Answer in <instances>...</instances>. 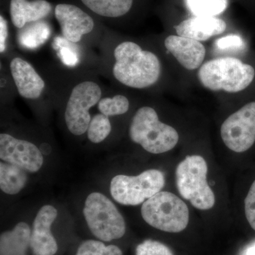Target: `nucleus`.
<instances>
[{"instance_id": "obj_1", "label": "nucleus", "mask_w": 255, "mask_h": 255, "mask_svg": "<svg viewBox=\"0 0 255 255\" xmlns=\"http://www.w3.org/2000/svg\"><path fill=\"white\" fill-rule=\"evenodd\" d=\"M113 75L117 81L135 89L147 88L159 80L161 63L157 55L137 43L125 41L114 50Z\"/></svg>"}, {"instance_id": "obj_2", "label": "nucleus", "mask_w": 255, "mask_h": 255, "mask_svg": "<svg viewBox=\"0 0 255 255\" xmlns=\"http://www.w3.org/2000/svg\"><path fill=\"white\" fill-rule=\"evenodd\" d=\"M255 69L232 57L209 60L201 65L198 78L211 91L237 93L249 86L254 80Z\"/></svg>"}, {"instance_id": "obj_3", "label": "nucleus", "mask_w": 255, "mask_h": 255, "mask_svg": "<svg viewBox=\"0 0 255 255\" xmlns=\"http://www.w3.org/2000/svg\"><path fill=\"white\" fill-rule=\"evenodd\" d=\"M129 135L132 142L153 154L168 152L179 141L177 130L161 122L157 112L150 107L137 111L130 124Z\"/></svg>"}, {"instance_id": "obj_4", "label": "nucleus", "mask_w": 255, "mask_h": 255, "mask_svg": "<svg viewBox=\"0 0 255 255\" xmlns=\"http://www.w3.org/2000/svg\"><path fill=\"white\" fill-rule=\"evenodd\" d=\"M207 172L206 160L199 155L187 156L176 169L179 194L198 209L209 210L215 204L214 191L206 180Z\"/></svg>"}, {"instance_id": "obj_5", "label": "nucleus", "mask_w": 255, "mask_h": 255, "mask_svg": "<svg viewBox=\"0 0 255 255\" xmlns=\"http://www.w3.org/2000/svg\"><path fill=\"white\" fill-rule=\"evenodd\" d=\"M141 215L147 224L168 233L184 231L189 220L187 204L167 191H159L147 199L142 204Z\"/></svg>"}, {"instance_id": "obj_6", "label": "nucleus", "mask_w": 255, "mask_h": 255, "mask_svg": "<svg viewBox=\"0 0 255 255\" xmlns=\"http://www.w3.org/2000/svg\"><path fill=\"white\" fill-rule=\"evenodd\" d=\"M83 214L92 234L101 241H112L125 234L123 216L113 202L101 193H92L87 196Z\"/></svg>"}, {"instance_id": "obj_7", "label": "nucleus", "mask_w": 255, "mask_h": 255, "mask_svg": "<svg viewBox=\"0 0 255 255\" xmlns=\"http://www.w3.org/2000/svg\"><path fill=\"white\" fill-rule=\"evenodd\" d=\"M164 183V174L157 169H148L134 177L117 175L111 182V194L119 204L137 206L159 192Z\"/></svg>"}, {"instance_id": "obj_8", "label": "nucleus", "mask_w": 255, "mask_h": 255, "mask_svg": "<svg viewBox=\"0 0 255 255\" xmlns=\"http://www.w3.org/2000/svg\"><path fill=\"white\" fill-rule=\"evenodd\" d=\"M102 95L100 85L95 82L83 81L73 87L65 112V123L73 135L87 131L92 120L90 110L99 103Z\"/></svg>"}, {"instance_id": "obj_9", "label": "nucleus", "mask_w": 255, "mask_h": 255, "mask_svg": "<svg viewBox=\"0 0 255 255\" xmlns=\"http://www.w3.org/2000/svg\"><path fill=\"white\" fill-rule=\"evenodd\" d=\"M223 142L236 152L249 150L255 142V102L247 104L224 122L221 128Z\"/></svg>"}, {"instance_id": "obj_10", "label": "nucleus", "mask_w": 255, "mask_h": 255, "mask_svg": "<svg viewBox=\"0 0 255 255\" xmlns=\"http://www.w3.org/2000/svg\"><path fill=\"white\" fill-rule=\"evenodd\" d=\"M0 158L30 172H36L43 164L41 151L34 144L9 134L0 135Z\"/></svg>"}, {"instance_id": "obj_11", "label": "nucleus", "mask_w": 255, "mask_h": 255, "mask_svg": "<svg viewBox=\"0 0 255 255\" xmlns=\"http://www.w3.org/2000/svg\"><path fill=\"white\" fill-rule=\"evenodd\" d=\"M55 16L64 38L71 43H78L82 36L91 33L95 27L93 18L75 5H57Z\"/></svg>"}, {"instance_id": "obj_12", "label": "nucleus", "mask_w": 255, "mask_h": 255, "mask_svg": "<svg viewBox=\"0 0 255 255\" xmlns=\"http://www.w3.org/2000/svg\"><path fill=\"white\" fill-rule=\"evenodd\" d=\"M57 216L58 211L52 206H43L38 211L33 221L30 240L33 255H54L58 251V244L50 231Z\"/></svg>"}, {"instance_id": "obj_13", "label": "nucleus", "mask_w": 255, "mask_h": 255, "mask_svg": "<svg viewBox=\"0 0 255 255\" xmlns=\"http://www.w3.org/2000/svg\"><path fill=\"white\" fill-rule=\"evenodd\" d=\"M10 72L19 95L27 100H37L45 89V82L31 64L19 57L10 62Z\"/></svg>"}, {"instance_id": "obj_14", "label": "nucleus", "mask_w": 255, "mask_h": 255, "mask_svg": "<svg viewBox=\"0 0 255 255\" xmlns=\"http://www.w3.org/2000/svg\"><path fill=\"white\" fill-rule=\"evenodd\" d=\"M164 46L180 65L189 70L201 67L205 58V47L196 40L172 35L166 38Z\"/></svg>"}, {"instance_id": "obj_15", "label": "nucleus", "mask_w": 255, "mask_h": 255, "mask_svg": "<svg viewBox=\"0 0 255 255\" xmlns=\"http://www.w3.org/2000/svg\"><path fill=\"white\" fill-rule=\"evenodd\" d=\"M225 21L215 16H194L184 20L175 26L178 36L198 41H207L211 37L226 31Z\"/></svg>"}, {"instance_id": "obj_16", "label": "nucleus", "mask_w": 255, "mask_h": 255, "mask_svg": "<svg viewBox=\"0 0 255 255\" xmlns=\"http://www.w3.org/2000/svg\"><path fill=\"white\" fill-rule=\"evenodd\" d=\"M51 10V4L46 0H11L10 1L11 22L18 28H22L27 23L46 17Z\"/></svg>"}, {"instance_id": "obj_17", "label": "nucleus", "mask_w": 255, "mask_h": 255, "mask_svg": "<svg viewBox=\"0 0 255 255\" xmlns=\"http://www.w3.org/2000/svg\"><path fill=\"white\" fill-rule=\"evenodd\" d=\"M31 230L26 223H18L14 229L1 233L0 255H26L30 246Z\"/></svg>"}, {"instance_id": "obj_18", "label": "nucleus", "mask_w": 255, "mask_h": 255, "mask_svg": "<svg viewBox=\"0 0 255 255\" xmlns=\"http://www.w3.org/2000/svg\"><path fill=\"white\" fill-rule=\"evenodd\" d=\"M27 182L24 169L10 163H0V188L10 195H14L22 190Z\"/></svg>"}, {"instance_id": "obj_19", "label": "nucleus", "mask_w": 255, "mask_h": 255, "mask_svg": "<svg viewBox=\"0 0 255 255\" xmlns=\"http://www.w3.org/2000/svg\"><path fill=\"white\" fill-rule=\"evenodd\" d=\"M95 14L110 18L120 17L127 14L133 0H81Z\"/></svg>"}, {"instance_id": "obj_20", "label": "nucleus", "mask_w": 255, "mask_h": 255, "mask_svg": "<svg viewBox=\"0 0 255 255\" xmlns=\"http://www.w3.org/2000/svg\"><path fill=\"white\" fill-rule=\"evenodd\" d=\"M188 9L195 16H216L226 9L228 0H184Z\"/></svg>"}, {"instance_id": "obj_21", "label": "nucleus", "mask_w": 255, "mask_h": 255, "mask_svg": "<svg viewBox=\"0 0 255 255\" xmlns=\"http://www.w3.org/2000/svg\"><path fill=\"white\" fill-rule=\"evenodd\" d=\"M111 131L112 124L109 117L103 114H96L87 129V137L93 143H100L109 136Z\"/></svg>"}, {"instance_id": "obj_22", "label": "nucleus", "mask_w": 255, "mask_h": 255, "mask_svg": "<svg viewBox=\"0 0 255 255\" xmlns=\"http://www.w3.org/2000/svg\"><path fill=\"white\" fill-rule=\"evenodd\" d=\"M129 106L130 104L127 97L121 95L101 99L97 104L100 113L109 117L127 113L129 110Z\"/></svg>"}, {"instance_id": "obj_23", "label": "nucleus", "mask_w": 255, "mask_h": 255, "mask_svg": "<svg viewBox=\"0 0 255 255\" xmlns=\"http://www.w3.org/2000/svg\"><path fill=\"white\" fill-rule=\"evenodd\" d=\"M76 255H123V253L119 247L106 246L102 242L89 240L80 244Z\"/></svg>"}, {"instance_id": "obj_24", "label": "nucleus", "mask_w": 255, "mask_h": 255, "mask_svg": "<svg viewBox=\"0 0 255 255\" xmlns=\"http://www.w3.org/2000/svg\"><path fill=\"white\" fill-rule=\"evenodd\" d=\"M136 255H173L172 251L159 242L147 240L137 246Z\"/></svg>"}, {"instance_id": "obj_25", "label": "nucleus", "mask_w": 255, "mask_h": 255, "mask_svg": "<svg viewBox=\"0 0 255 255\" xmlns=\"http://www.w3.org/2000/svg\"><path fill=\"white\" fill-rule=\"evenodd\" d=\"M218 49L221 50H242L245 48L243 38L238 35H228L219 38L215 43Z\"/></svg>"}, {"instance_id": "obj_26", "label": "nucleus", "mask_w": 255, "mask_h": 255, "mask_svg": "<svg viewBox=\"0 0 255 255\" xmlns=\"http://www.w3.org/2000/svg\"><path fill=\"white\" fill-rule=\"evenodd\" d=\"M245 211L248 222L255 231V180L245 200Z\"/></svg>"}, {"instance_id": "obj_27", "label": "nucleus", "mask_w": 255, "mask_h": 255, "mask_svg": "<svg viewBox=\"0 0 255 255\" xmlns=\"http://www.w3.org/2000/svg\"><path fill=\"white\" fill-rule=\"evenodd\" d=\"M60 59L68 66L73 67L78 63V55L68 47H61L59 49Z\"/></svg>"}, {"instance_id": "obj_28", "label": "nucleus", "mask_w": 255, "mask_h": 255, "mask_svg": "<svg viewBox=\"0 0 255 255\" xmlns=\"http://www.w3.org/2000/svg\"><path fill=\"white\" fill-rule=\"evenodd\" d=\"M7 21L3 16H0V52L4 53L6 48V41L8 38Z\"/></svg>"}, {"instance_id": "obj_29", "label": "nucleus", "mask_w": 255, "mask_h": 255, "mask_svg": "<svg viewBox=\"0 0 255 255\" xmlns=\"http://www.w3.org/2000/svg\"><path fill=\"white\" fill-rule=\"evenodd\" d=\"M245 255H255V243L247 249Z\"/></svg>"}]
</instances>
